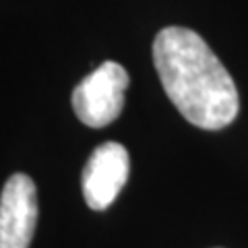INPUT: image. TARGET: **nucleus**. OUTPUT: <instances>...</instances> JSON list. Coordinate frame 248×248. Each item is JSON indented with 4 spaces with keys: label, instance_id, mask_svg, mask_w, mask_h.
Wrapping results in <instances>:
<instances>
[{
    "label": "nucleus",
    "instance_id": "nucleus-2",
    "mask_svg": "<svg viewBox=\"0 0 248 248\" xmlns=\"http://www.w3.org/2000/svg\"><path fill=\"white\" fill-rule=\"evenodd\" d=\"M128 89V73L118 62H104L77 85L73 110L83 124L104 128L120 116Z\"/></svg>",
    "mask_w": 248,
    "mask_h": 248
},
{
    "label": "nucleus",
    "instance_id": "nucleus-4",
    "mask_svg": "<svg viewBox=\"0 0 248 248\" xmlns=\"http://www.w3.org/2000/svg\"><path fill=\"white\" fill-rule=\"evenodd\" d=\"M37 226V188L27 174H13L0 192V248H29Z\"/></svg>",
    "mask_w": 248,
    "mask_h": 248
},
{
    "label": "nucleus",
    "instance_id": "nucleus-1",
    "mask_svg": "<svg viewBox=\"0 0 248 248\" xmlns=\"http://www.w3.org/2000/svg\"><path fill=\"white\" fill-rule=\"evenodd\" d=\"M153 62L166 95L186 120L203 130H219L240 110L236 83L197 31L166 27L155 35Z\"/></svg>",
    "mask_w": 248,
    "mask_h": 248
},
{
    "label": "nucleus",
    "instance_id": "nucleus-3",
    "mask_svg": "<svg viewBox=\"0 0 248 248\" xmlns=\"http://www.w3.org/2000/svg\"><path fill=\"white\" fill-rule=\"evenodd\" d=\"M130 174V157L120 143H104L93 149L83 168V199L93 211H104L120 195Z\"/></svg>",
    "mask_w": 248,
    "mask_h": 248
}]
</instances>
